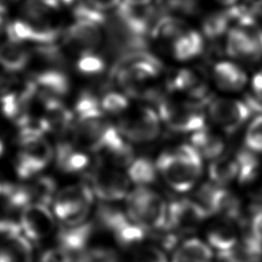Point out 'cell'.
I'll return each mask as SVG.
<instances>
[{"mask_svg":"<svg viewBox=\"0 0 262 262\" xmlns=\"http://www.w3.org/2000/svg\"><path fill=\"white\" fill-rule=\"evenodd\" d=\"M53 150L44 137L21 146L15 169L19 178L27 179L42 171L51 161Z\"/></svg>","mask_w":262,"mask_h":262,"instance_id":"obj_12","label":"cell"},{"mask_svg":"<svg viewBox=\"0 0 262 262\" xmlns=\"http://www.w3.org/2000/svg\"><path fill=\"white\" fill-rule=\"evenodd\" d=\"M4 243L16 262H33V246L26 235L19 233Z\"/></svg>","mask_w":262,"mask_h":262,"instance_id":"obj_30","label":"cell"},{"mask_svg":"<svg viewBox=\"0 0 262 262\" xmlns=\"http://www.w3.org/2000/svg\"><path fill=\"white\" fill-rule=\"evenodd\" d=\"M101 26V23L91 18L75 17L67 30L68 45L80 54L96 51L103 38Z\"/></svg>","mask_w":262,"mask_h":262,"instance_id":"obj_11","label":"cell"},{"mask_svg":"<svg viewBox=\"0 0 262 262\" xmlns=\"http://www.w3.org/2000/svg\"><path fill=\"white\" fill-rule=\"evenodd\" d=\"M136 262H169L164 251L155 246L141 248L136 256Z\"/></svg>","mask_w":262,"mask_h":262,"instance_id":"obj_35","label":"cell"},{"mask_svg":"<svg viewBox=\"0 0 262 262\" xmlns=\"http://www.w3.org/2000/svg\"><path fill=\"white\" fill-rule=\"evenodd\" d=\"M244 186L247 188L248 195L256 204V207H262V166Z\"/></svg>","mask_w":262,"mask_h":262,"instance_id":"obj_34","label":"cell"},{"mask_svg":"<svg viewBox=\"0 0 262 262\" xmlns=\"http://www.w3.org/2000/svg\"><path fill=\"white\" fill-rule=\"evenodd\" d=\"M75 112L79 116V120L102 117L100 101L97 96L89 90H84L80 93L75 103Z\"/></svg>","mask_w":262,"mask_h":262,"instance_id":"obj_28","label":"cell"},{"mask_svg":"<svg viewBox=\"0 0 262 262\" xmlns=\"http://www.w3.org/2000/svg\"><path fill=\"white\" fill-rule=\"evenodd\" d=\"M21 230L31 242H40L55 228L54 218L47 206L34 203L25 207L19 220Z\"/></svg>","mask_w":262,"mask_h":262,"instance_id":"obj_13","label":"cell"},{"mask_svg":"<svg viewBox=\"0 0 262 262\" xmlns=\"http://www.w3.org/2000/svg\"><path fill=\"white\" fill-rule=\"evenodd\" d=\"M162 124L157 111L141 105L127 110L119 120L117 128L129 142L147 143L159 137Z\"/></svg>","mask_w":262,"mask_h":262,"instance_id":"obj_5","label":"cell"},{"mask_svg":"<svg viewBox=\"0 0 262 262\" xmlns=\"http://www.w3.org/2000/svg\"><path fill=\"white\" fill-rule=\"evenodd\" d=\"M18 0H0V14L6 13Z\"/></svg>","mask_w":262,"mask_h":262,"instance_id":"obj_41","label":"cell"},{"mask_svg":"<svg viewBox=\"0 0 262 262\" xmlns=\"http://www.w3.org/2000/svg\"><path fill=\"white\" fill-rule=\"evenodd\" d=\"M212 260L213 251L208 243L190 237L175 249L171 262H212Z\"/></svg>","mask_w":262,"mask_h":262,"instance_id":"obj_22","label":"cell"},{"mask_svg":"<svg viewBox=\"0 0 262 262\" xmlns=\"http://www.w3.org/2000/svg\"><path fill=\"white\" fill-rule=\"evenodd\" d=\"M3 149H4V146H3V143H2V141L0 140V156L3 154Z\"/></svg>","mask_w":262,"mask_h":262,"instance_id":"obj_45","label":"cell"},{"mask_svg":"<svg viewBox=\"0 0 262 262\" xmlns=\"http://www.w3.org/2000/svg\"><path fill=\"white\" fill-rule=\"evenodd\" d=\"M206 237L208 245L212 249H215L218 254L228 251L241 237L236 220L219 217L218 220L208 227Z\"/></svg>","mask_w":262,"mask_h":262,"instance_id":"obj_16","label":"cell"},{"mask_svg":"<svg viewBox=\"0 0 262 262\" xmlns=\"http://www.w3.org/2000/svg\"><path fill=\"white\" fill-rule=\"evenodd\" d=\"M203 36L195 30H186L172 41V54L176 60L188 61L198 57L204 50Z\"/></svg>","mask_w":262,"mask_h":262,"instance_id":"obj_20","label":"cell"},{"mask_svg":"<svg viewBox=\"0 0 262 262\" xmlns=\"http://www.w3.org/2000/svg\"><path fill=\"white\" fill-rule=\"evenodd\" d=\"M127 175L131 182L137 186H148L154 183L159 175L156 162L145 157L134 158L127 169Z\"/></svg>","mask_w":262,"mask_h":262,"instance_id":"obj_25","label":"cell"},{"mask_svg":"<svg viewBox=\"0 0 262 262\" xmlns=\"http://www.w3.org/2000/svg\"><path fill=\"white\" fill-rule=\"evenodd\" d=\"M104 69H105V62L103 58L96 53V51L81 53L77 61V70L83 75H87V76L98 75L102 73Z\"/></svg>","mask_w":262,"mask_h":262,"instance_id":"obj_31","label":"cell"},{"mask_svg":"<svg viewBox=\"0 0 262 262\" xmlns=\"http://www.w3.org/2000/svg\"><path fill=\"white\" fill-rule=\"evenodd\" d=\"M30 59L31 54L21 43L6 40L0 45V66L9 73L23 71Z\"/></svg>","mask_w":262,"mask_h":262,"instance_id":"obj_23","label":"cell"},{"mask_svg":"<svg viewBox=\"0 0 262 262\" xmlns=\"http://www.w3.org/2000/svg\"><path fill=\"white\" fill-rule=\"evenodd\" d=\"M208 216L209 214L194 199H179L169 204L167 223L163 230L176 237L191 233Z\"/></svg>","mask_w":262,"mask_h":262,"instance_id":"obj_8","label":"cell"},{"mask_svg":"<svg viewBox=\"0 0 262 262\" xmlns=\"http://www.w3.org/2000/svg\"><path fill=\"white\" fill-rule=\"evenodd\" d=\"M87 2L94 8L103 12L105 10L118 7L121 0H87Z\"/></svg>","mask_w":262,"mask_h":262,"instance_id":"obj_39","label":"cell"},{"mask_svg":"<svg viewBox=\"0 0 262 262\" xmlns=\"http://www.w3.org/2000/svg\"><path fill=\"white\" fill-rule=\"evenodd\" d=\"M215 85L225 92L243 90L248 83L247 73L235 62L229 60L218 61L212 72Z\"/></svg>","mask_w":262,"mask_h":262,"instance_id":"obj_17","label":"cell"},{"mask_svg":"<svg viewBox=\"0 0 262 262\" xmlns=\"http://www.w3.org/2000/svg\"><path fill=\"white\" fill-rule=\"evenodd\" d=\"M28 185L35 203L48 206L52 202L56 191V182L52 177L41 176Z\"/></svg>","mask_w":262,"mask_h":262,"instance_id":"obj_29","label":"cell"},{"mask_svg":"<svg viewBox=\"0 0 262 262\" xmlns=\"http://www.w3.org/2000/svg\"><path fill=\"white\" fill-rule=\"evenodd\" d=\"M163 72L161 60L141 49L124 53L112 70V77L127 95L158 98V79Z\"/></svg>","mask_w":262,"mask_h":262,"instance_id":"obj_1","label":"cell"},{"mask_svg":"<svg viewBox=\"0 0 262 262\" xmlns=\"http://www.w3.org/2000/svg\"><path fill=\"white\" fill-rule=\"evenodd\" d=\"M39 262H73V259L63 249L56 247L44 251Z\"/></svg>","mask_w":262,"mask_h":262,"instance_id":"obj_36","label":"cell"},{"mask_svg":"<svg viewBox=\"0 0 262 262\" xmlns=\"http://www.w3.org/2000/svg\"><path fill=\"white\" fill-rule=\"evenodd\" d=\"M207 114L220 131L233 133L248 122L253 113L245 100L216 97L208 101Z\"/></svg>","mask_w":262,"mask_h":262,"instance_id":"obj_7","label":"cell"},{"mask_svg":"<svg viewBox=\"0 0 262 262\" xmlns=\"http://www.w3.org/2000/svg\"><path fill=\"white\" fill-rule=\"evenodd\" d=\"M122 2L133 5H148L152 0H121Z\"/></svg>","mask_w":262,"mask_h":262,"instance_id":"obj_42","label":"cell"},{"mask_svg":"<svg viewBox=\"0 0 262 262\" xmlns=\"http://www.w3.org/2000/svg\"><path fill=\"white\" fill-rule=\"evenodd\" d=\"M245 147L255 154L262 152V114L250 121L245 134Z\"/></svg>","mask_w":262,"mask_h":262,"instance_id":"obj_32","label":"cell"},{"mask_svg":"<svg viewBox=\"0 0 262 262\" xmlns=\"http://www.w3.org/2000/svg\"><path fill=\"white\" fill-rule=\"evenodd\" d=\"M101 108L113 115H123L129 110V100L125 93L108 92L100 101Z\"/></svg>","mask_w":262,"mask_h":262,"instance_id":"obj_33","label":"cell"},{"mask_svg":"<svg viewBox=\"0 0 262 262\" xmlns=\"http://www.w3.org/2000/svg\"><path fill=\"white\" fill-rule=\"evenodd\" d=\"M168 206L165 199L149 186H136L126 198L128 216L145 231H159L166 227Z\"/></svg>","mask_w":262,"mask_h":262,"instance_id":"obj_3","label":"cell"},{"mask_svg":"<svg viewBox=\"0 0 262 262\" xmlns=\"http://www.w3.org/2000/svg\"><path fill=\"white\" fill-rule=\"evenodd\" d=\"M228 251L218 254L222 262H262V242L250 231Z\"/></svg>","mask_w":262,"mask_h":262,"instance_id":"obj_18","label":"cell"},{"mask_svg":"<svg viewBox=\"0 0 262 262\" xmlns=\"http://www.w3.org/2000/svg\"><path fill=\"white\" fill-rule=\"evenodd\" d=\"M157 112L162 123L176 133L191 134L206 126L200 104L176 94L161 96L158 99Z\"/></svg>","mask_w":262,"mask_h":262,"instance_id":"obj_4","label":"cell"},{"mask_svg":"<svg viewBox=\"0 0 262 262\" xmlns=\"http://www.w3.org/2000/svg\"><path fill=\"white\" fill-rule=\"evenodd\" d=\"M234 21V11L233 7L226 11L217 12L209 15L203 25L204 33L209 38H217L228 32L230 24Z\"/></svg>","mask_w":262,"mask_h":262,"instance_id":"obj_27","label":"cell"},{"mask_svg":"<svg viewBox=\"0 0 262 262\" xmlns=\"http://www.w3.org/2000/svg\"><path fill=\"white\" fill-rule=\"evenodd\" d=\"M0 262H16L7 248H0Z\"/></svg>","mask_w":262,"mask_h":262,"instance_id":"obj_40","label":"cell"},{"mask_svg":"<svg viewBox=\"0 0 262 262\" xmlns=\"http://www.w3.org/2000/svg\"><path fill=\"white\" fill-rule=\"evenodd\" d=\"M93 230V222H83L75 226H61L56 235L57 247L63 249L75 262L87 249V244Z\"/></svg>","mask_w":262,"mask_h":262,"instance_id":"obj_15","label":"cell"},{"mask_svg":"<svg viewBox=\"0 0 262 262\" xmlns=\"http://www.w3.org/2000/svg\"><path fill=\"white\" fill-rule=\"evenodd\" d=\"M99 225L108 230L122 247H133L143 241L146 231L127 214L115 207H105L99 214Z\"/></svg>","mask_w":262,"mask_h":262,"instance_id":"obj_9","label":"cell"},{"mask_svg":"<svg viewBox=\"0 0 262 262\" xmlns=\"http://www.w3.org/2000/svg\"><path fill=\"white\" fill-rule=\"evenodd\" d=\"M156 166L159 175L175 191L184 192L194 187L203 172V158L189 144H181L162 152Z\"/></svg>","mask_w":262,"mask_h":262,"instance_id":"obj_2","label":"cell"},{"mask_svg":"<svg viewBox=\"0 0 262 262\" xmlns=\"http://www.w3.org/2000/svg\"><path fill=\"white\" fill-rule=\"evenodd\" d=\"M37 86L39 101L46 99H59L70 90L69 77L59 69L52 68L35 74L32 78Z\"/></svg>","mask_w":262,"mask_h":262,"instance_id":"obj_14","label":"cell"},{"mask_svg":"<svg viewBox=\"0 0 262 262\" xmlns=\"http://www.w3.org/2000/svg\"><path fill=\"white\" fill-rule=\"evenodd\" d=\"M59 6L58 0H27L21 8V17L36 21L54 23V16L58 12Z\"/></svg>","mask_w":262,"mask_h":262,"instance_id":"obj_24","label":"cell"},{"mask_svg":"<svg viewBox=\"0 0 262 262\" xmlns=\"http://www.w3.org/2000/svg\"><path fill=\"white\" fill-rule=\"evenodd\" d=\"M94 194L106 202L120 201L129 193L130 179L120 168L107 165L100 160L89 175Z\"/></svg>","mask_w":262,"mask_h":262,"instance_id":"obj_6","label":"cell"},{"mask_svg":"<svg viewBox=\"0 0 262 262\" xmlns=\"http://www.w3.org/2000/svg\"><path fill=\"white\" fill-rule=\"evenodd\" d=\"M208 174L210 181L221 185L227 186L238 177V164L235 154L224 152L222 156L210 162Z\"/></svg>","mask_w":262,"mask_h":262,"instance_id":"obj_21","label":"cell"},{"mask_svg":"<svg viewBox=\"0 0 262 262\" xmlns=\"http://www.w3.org/2000/svg\"><path fill=\"white\" fill-rule=\"evenodd\" d=\"M186 30V24L182 19L174 16H164L154 24L149 35L155 39L173 41Z\"/></svg>","mask_w":262,"mask_h":262,"instance_id":"obj_26","label":"cell"},{"mask_svg":"<svg viewBox=\"0 0 262 262\" xmlns=\"http://www.w3.org/2000/svg\"><path fill=\"white\" fill-rule=\"evenodd\" d=\"M218 2L224 4V5H229V6H233L238 0H217Z\"/></svg>","mask_w":262,"mask_h":262,"instance_id":"obj_43","label":"cell"},{"mask_svg":"<svg viewBox=\"0 0 262 262\" xmlns=\"http://www.w3.org/2000/svg\"><path fill=\"white\" fill-rule=\"evenodd\" d=\"M16 84V80L13 77H10L8 75L0 74V98L13 91V87Z\"/></svg>","mask_w":262,"mask_h":262,"instance_id":"obj_38","label":"cell"},{"mask_svg":"<svg viewBox=\"0 0 262 262\" xmlns=\"http://www.w3.org/2000/svg\"><path fill=\"white\" fill-rule=\"evenodd\" d=\"M190 144L203 159L210 162L222 156L226 147L224 136L207 126L191 133Z\"/></svg>","mask_w":262,"mask_h":262,"instance_id":"obj_19","label":"cell"},{"mask_svg":"<svg viewBox=\"0 0 262 262\" xmlns=\"http://www.w3.org/2000/svg\"><path fill=\"white\" fill-rule=\"evenodd\" d=\"M248 231L253 233L262 242V207H256V210L252 215Z\"/></svg>","mask_w":262,"mask_h":262,"instance_id":"obj_37","label":"cell"},{"mask_svg":"<svg viewBox=\"0 0 262 262\" xmlns=\"http://www.w3.org/2000/svg\"><path fill=\"white\" fill-rule=\"evenodd\" d=\"M58 28L54 23H44L20 17L6 27L7 40L17 43H35L39 46L54 44L58 37Z\"/></svg>","mask_w":262,"mask_h":262,"instance_id":"obj_10","label":"cell"},{"mask_svg":"<svg viewBox=\"0 0 262 262\" xmlns=\"http://www.w3.org/2000/svg\"><path fill=\"white\" fill-rule=\"evenodd\" d=\"M3 26H4V24H3V18H2V15L0 14V37H1L2 32H3Z\"/></svg>","mask_w":262,"mask_h":262,"instance_id":"obj_44","label":"cell"}]
</instances>
